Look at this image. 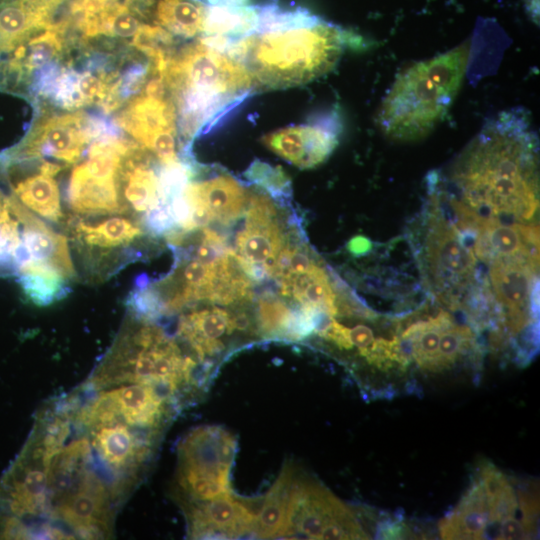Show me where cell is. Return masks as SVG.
<instances>
[{
    "label": "cell",
    "instance_id": "cell-1",
    "mask_svg": "<svg viewBox=\"0 0 540 540\" xmlns=\"http://www.w3.org/2000/svg\"><path fill=\"white\" fill-rule=\"evenodd\" d=\"M179 412L164 387L102 360L45 404L24 447L47 508L79 527L113 526Z\"/></svg>",
    "mask_w": 540,
    "mask_h": 540
},
{
    "label": "cell",
    "instance_id": "cell-2",
    "mask_svg": "<svg viewBox=\"0 0 540 540\" xmlns=\"http://www.w3.org/2000/svg\"><path fill=\"white\" fill-rule=\"evenodd\" d=\"M429 186L474 211L527 224L539 209V142L528 113L502 111L481 130Z\"/></svg>",
    "mask_w": 540,
    "mask_h": 540
},
{
    "label": "cell",
    "instance_id": "cell-3",
    "mask_svg": "<svg viewBox=\"0 0 540 540\" xmlns=\"http://www.w3.org/2000/svg\"><path fill=\"white\" fill-rule=\"evenodd\" d=\"M352 35L311 12L299 23L234 38L226 54L267 89L305 84L334 68Z\"/></svg>",
    "mask_w": 540,
    "mask_h": 540
},
{
    "label": "cell",
    "instance_id": "cell-4",
    "mask_svg": "<svg viewBox=\"0 0 540 540\" xmlns=\"http://www.w3.org/2000/svg\"><path fill=\"white\" fill-rule=\"evenodd\" d=\"M163 77L176 107L179 139L187 145L236 108L254 86L241 63L200 40L175 51Z\"/></svg>",
    "mask_w": 540,
    "mask_h": 540
},
{
    "label": "cell",
    "instance_id": "cell-5",
    "mask_svg": "<svg viewBox=\"0 0 540 540\" xmlns=\"http://www.w3.org/2000/svg\"><path fill=\"white\" fill-rule=\"evenodd\" d=\"M469 43L404 69L384 97L377 123L397 142L426 137L443 120L465 77Z\"/></svg>",
    "mask_w": 540,
    "mask_h": 540
},
{
    "label": "cell",
    "instance_id": "cell-6",
    "mask_svg": "<svg viewBox=\"0 0 540 540\" xmlns=\"http://www.w3.org/2000/svg\"><path fill=\"white\" fill-rule=\"evenodd\" d=\"M426 212L420 262L427 286L451 309L461 308L466 291H470L467 304L482 296L487 286L477 285L479 271L473 251L433 193Z\"/></svg>",
    "mask_w": 540,
    "mask_h": 540
},
{
    "label": "cell",
    "instance_id": "cell-7",
    "mask_svg": "<svg viewBox=\"0 0 540 540\" xmlns=\"http://www.w3.org/2000/svg\"><path fill=\"white\" fill-rule=\"evenodd\" d=\"M237 441L220 426H200L178 446L174 495L180 506L233 494L231 468Z\"/></svg>",
    "mask_w": 540,
    "mask_h": 540
},
{
    "label": "cell",
    "instance_id": "cell-8",
    "mask_svg": "<svg viewBox=\"0 0 540 540\" xmlns=\"http://www.w3.org/2000/svg\"><path fill=\"white\" fill-rule=\"evenodd\" d=\"M87 157L69 176L67 202L77 215H126L119 186L123 157L139 144L124 135L91 141Z\"/></svg>",
    "mask_w": 540,
    "mask_h": 540
},
{
    "label": "cell",
    "instance_id": "cell-9",
    "mask_svg": "<svg viewBox=\"0 0 540 540\" xmlns=\"http://www.w3.org/2000/svg\"><path fill=\"white\" fill-rule=\"evenodd\" d=\"M367 539L354 512L319 482L296 471L283 538Z\"/></svg>",
    "mask_w": 540,
    "mask_h": 540
},
{
    "label": "cell",
    "instance_id": "cell-10",
    "mask_svg": "<svg viewBox=\"0 0 540 540\" xmlns=\"http://www.w3.org/2000/svg\"><path fill=\"white\" fill-rule=\"evenodd\" d=\"M491 293L499 311L498 329L492 344H500L505 335L515 336L536 328L539 308V258H496L489 263Z\"/></svg>",
    "mask_w": 540,
    "mask_h": 540
},
{
    "label": "cell",
    "instance_id": "cell-11",
    "mask_svg": "<svg viewBox=\"0 0 540 540\" xmlns=\"http://www.w3.org/2000/svg\"><path fill=\"white\" fill-rule=\"evenodd\" d=\"M92 140L88 114H54L38 119L17 145L0 156L9 160L48 161L66 169L81 160Z\"/></svg>",
    "mask_w": 540,
    "mask_h": 540
},
{
    "label": "cell",
    "instance_id": "cell-12",
    "mask_svg": "<svg viewBox=\"0 0 540 540\" xmlns=\"http://www.w3.org/2000/svg\"><path fill=\"white\" fill-rule=\"evenodd\" d=\"M286 245L275 205L263 194L252 195L234 251L241 268L253 279L273 277L279 254Z\"/></svg>",
    "mask_w": 540,
    "mask_h": 540
},
{
    "label": "cell",
    "instance_id": "cell-13",
    "mask_svg": "<svg viewBox=\"0 0 540 540\" xmlns=\"http://www.w3.org/2000/svg\"><path fill=\"white\" fill-rule=\"evenodd\" d=\"M67 224L83 260L96 272L100 263L108 269V262H115V254L126 260V254H133L132 245L145 235V228L138 220L122 214L109 215L99 221L76 216Z\"/></svg>",
    "mask_w": 540,
    "mask_h": 540
},
{
    "label": "cell",
    "instance_id": "cell-14",
    "mask_svg": "<svg viewBox=\"0 0 540 540\" xmlns=\"http://www.w3.org/2000/svg\"><path fill=\"white\" fill-rule=\"evenodd\" d=\"M193 539H232L256 536L258 510L234 494L181 506Z\"/></svg>",
    "mask_w": 540,
    "mask_h": 540
},
{
    "label": "cell",
    "instance_id": "cell-15",
    "mask_svg": "<svg viewBox=\"0 0 540 540\" xmlns=\"http://www.w3.org/2000/svg\"><path fill=\"white\" fill-rule=\"evenodd\" d=\"M336 121L325 116L314 123L288 126L268 133L262 143L272 152L301 168L323 163L335 149L338 138Z\"/></svg>",
    "mask_w": 540,
    "mask_h": 540
},
{
    "label": "cell",
    "instance_id": "cell-16",
    "mask_svg": "<svg viewBox=\"0 0 540 540\" xmlns=\"http://www.w3.org/2000/svg\"><path fill=\"white\" fill-rule=\"evenodd\" d=\"M182 194L190 207L195 229L213 220L228 224L239 218L246 208L245 189L228 174L188 182Z\"/></svg>",
    "mask_w": 540,
    "mask_h": 540
},
{
    "label": "cell",
    "instance_id": "cell-17",
    "mask_svg": "<svg viewBox=\"0 0 540 540\" xmlns=\"http://www.w3.org/2000/svg\"><path fill=\"white\" fill-rule=\"evenodd\" d=\"M119 186L126 215L132 213L141 225L152 213L168 208L161 190L159 173L152 166L151 155L141 146L123 157Z\"/></svg>",
    "mask_w": 540,
    "mask_h": 540
},
{
    "label": "cell",
    "instance_id": "cell-18",
    "mask_svg": "<svg viewBox=\"0 0 540 540\" xmlns=\"http://www.w3.org/2000/svg\"><path fill=\"white\" fill-rule=\"evenodd\" d=\"M244 320L218 307L194 310L181 316L177 336L200 363L211 369L206 361L224 351V338L247 326Z\"/></svg>",
    "mask_w": 540,
    "mask_h": 540
},
{
    "label": "cell",
    "instance_id": "cell-19",
    "mask_svg": "<svg viewBox=\"0 0 540 540\" xmlns=\"http://www.w3.org/2000/svg\"><path fill=\"white\" fill-rule=\"evenodd\" d=\"M113 120L148 151L158 135L168 131L177 132V113L171 96L159 99L140 92L126 103Z\"/></svg>",
    "mask_w": 540,
    "mask_h": 540
},
{
    "label": "cell",
    "instance_id": "cell-20",
    "mask_svg": "<svg viewBox=\"0 0 540 540\" xmlns=\"http://www.w3.org/2000/svg\"><path fill=\"white\" fill-rule=\"evenodd\" d=\"M282 295L292 297L300 309L316 310L336 316L340 303L327 272L315 262L301 273L285 274L277 279Z\"/></svg>",
    "mask_w": 540,
    "mask_h": 540
},
{
    "label": "cell",
    "instance_id": "cell-21",
    "mask_svg": "<svg viewBox=\"0 0 540 540\" xmlns=\"http://www.w3.org/2000/svg\"><path fill=\"white\" fill-rule=\"evenodd\" d=\"M489 526L486 496L476 478L455 509L440 521L439 531L443 539H483Z\"/></svg>",
    "mask_w": 540,
    "mask_h": 540
},
{
    "label": "cell",
    "instance_id": "cell-22",
    "mask_svg": "<svg viewBox=\"0 0 540 540\" xmlns=\"http://www.w3.org/2000/svg\"><path fill=\"white\" fill-rule=\"evenodd\" d=\"M29 210L0 184V273L17 274L25 261L23 230Z\"/></svg>",
    "mask_w": 540,
    "mask_h": 540
},
{
    "label": "cell",
    "instance_id": "cell-23",
    "mask_svg": "<svg viewBox=\"0 0 540 540\" xmlns=\"http://www.w3.org/2000/svg\"><path fill=\"white\" fill-rule=\"evenodd\" d=\"M295 475L294 466L286 464L263 497L257 513L258 538H283Z\"/></svg>",
    "mask_w": 540,
    "mask_h": 540
},
{
    "label": "cell",
    "instance_id": "cell-24",
    "mask_svg": "<svg viewBox=\"0 0 540 540\" xmlns=\"http://www.w3.org/2000/svg\"><path fill=\"white\" fill-rule=\"evenodd\" d=\"M487 500L489 523L500 524L507 520L516 519L519 501L514 489L505 477L492 464H482L478 476Z\"/></svg>",
    "mask_w": 540,
    "mask_h": 540
},
{
    "label": "cell",
    "instance_id": "cell-25",
    "mask_svg": "<svg viewBox=\"0 0 540 540\" xmlns=\"http://www.w3.org/2000/svg\"><path fill=\"white\" fill-rule=\"evenodd\" d=\"M205 7L190 0H159L155 21L172 34L191 38L203 32Z\"/></svg>",
    "mask_w": 540,
    "mask_h": 540
},
{
    "label": "cell",
    "instance_id": "cell-26",
    "mask_svg": "<svg viewBox=\"0 0 540 540\" xmlns=\"http://www.w3.org/2000/svg\"><path fill=\"white\" fill-rule=\"evenodd\" d=\"M19 283L27 298L36 305L47 306L64 298L68 293V282L41 275H21Z\"/></svg>",
    "mask_w": 540,
    "mask_h": 540
},
{
    "label": "cell",
    "instance_id": "cell-27",
    "mask_svg": "<svg viewBox=\"0 0 540 540\" xmlns=\"http://www.w3.org/2000/svg\"><path fill=\"white\" fill-rule=\"evenodd\" d=\"M245 176L273 197H285L290 192V180L280 167H272L256 160L247 169Z\"/></svg>",
    "mask_w": 540,
    "mask_h": 540
},
{
    "label": "cell",
    "instance_id": "cell-28",
    "mask_svg": "<svg viewBox=\"0 0 540 540\" xmlns=\"http://www.w3.org/2000/svg\"><path fill=\"white\" fill-rule=\"evenodd\" d=\"M349 337L352 349L355 348L363 358L376 339L372 329L364 324H358L349 328Z\"/></svg>",
    "mask_w": 540,
    "mask_h": 540
},
{
    "label": "cell",
    "instance_id": "cell-29",
    "mask_svg": "<svg viewBox=\"0 0 540 540\" xmlns=\"http://www.w3.org/2000/svg\"><path fill=\"white\" fill-rule=\"evenodd\" d=\"M370 248V242L364 237H355L349 243V249L355 254H361L368 251Z\"/></svg>",
    "mask_w": 540,
    "mask_h": 540
},
{
    "label": "cell",
    "instance_id": "cell-30",
    "mask_svg": "<svg viewBox=\"0 0 540 540\" xmlns=\"http://www.w3.org/2000/svg\"><path fill=\"white\" fill-rule=\"evenodd\" d=\"M532 20L539 21V0H523Z\"/></svg>",
    "mask_w": 540,
    "mask_h": 540
},
{
    "label": "cell",
    "instance_id": "cell-31",
    "mask_svg": "<svg viewBox=\"0 0 540 540\" xmlns=\"http://www.w3.org/2000/svg\"><path fill=\"white\" fill-rule=\"evenodd\" d=\"M104 358H105V360L107 359V361H109V362H111V363H113V364H115V365H117V366H119V367H121V368L127 370L128 372L132 373V372H131L129 369H127L125 366H123V365H121L120 363L114 361L113 359H111V358H109V357H107V356H105ZM104 358H103V359H104ZM132 374H133V373H132ZM133 375H134L136 378H138L135 374H133ZM138 379H141V378H138ZM143 380H145V379H143ZM146 381H148V380H146ZM149 382H152V381H149ZM153 383H155V382H153ZM155 384H158V383H155ZM158 385H161V384H158ZM161 386H163V385H161ZM163 387L167 388V389L172 393V395H173V396L175 397V399L178 401V403H179L181 409H182L183 407H185L184 404H183V402H182V399H181V397L179 396L178 393H176V392H175L174 390H172L171 388H168V387H166V386H163Z\"/></svg>",
    "mask_w": 540,
    "mask_h": 540
},
{
    "label": "cell",
    "instance_id": "cell-32",
    "mask_svg": "<svg viewBox=\"0 0 540 540\" xmlns=\"http://www.w3.org/2000/svg\"><path fill=\"white\" fill-rule=\"evenodd\" d=\"M249 0H208L209 4H222L229 7L247 6Z\"/></svg>",
    "mask_w": 540,
    "mask_h": 540
},
{
    "label": "cell",
    "instance_id": "cell-33",
    "mask_svg": "<svg viewBox=\"0 0 540 540\" xmlns=\"http://www.w3.org/2000/svg\"><path fill=\"white\" fill-rule=\"evenodd\" d=\"M105 356H107V357H109V358L113 359L114 361H116V362L120 363L121 365H123V364H122L121 362H119V361H118L117 359H115L114 357H113V358H112V357H110V355H109V354H106ZM123 366H124V365H123ZM125 367H126V366H125ZM126 368H127V367H126ZM127 369H128V368H127ZM130 371H131V370H130ZM131 372H132V371H131ZM132 373H133V372H132ZM133 374H134V373H133ZM138 378H139V377H138ZM141 379H143V378H141ZM145 380H146V379H145ZM148 381H149V380H148ZM158 384H159V383H158ZM161 385H162V384H161ZM163 386H165V385H163ZM166 387H168V386H166ZM168 388H170V387H168ZM171 389H172V388H171ZM172 390H173V389H172ZM174 391H175V390H174ZM175 392H176V393H178L177 391H175ZM178 394H179V393H178ZM179 396L181 397V399H182V402H183V404H184L185 406H187V404H185V403H186V401H184L185 399H184V398H183V397H182V396H181L180 394H179Z\"/></svg>",
    "mask_w": 540,
    "mask_h": 540
},
{
    "label": "cell",
    "instance_id": "cell-34",
    "mask_svg": "<svg viewBox=\"0 0 540 540\" xmlns=\"http://www.w3.org/2000/svg\"><path fill=\"white\" fill-rule=\"evenodd\" d=\"M108 354V353H107ZM112 356V355H111ZM113 357V356H112ZM116 359V358H115ZM120 362V361H119ZM125 366V365H124ZM138 377V376H137ZM150 381V380H149ZM153 382V381H152ZM156 383V382H155ZM174 390V389H173ZM180 394V393H179ZM181 395V394H180ZM182 396V395H181ZM183 397V396H182ZM184 398V397H183ZM187 404V403H186ZM188 405V404H187Z\"/></svg>",
    "mask_w": 540,
    "mask_h": 540
}]
</instances>
